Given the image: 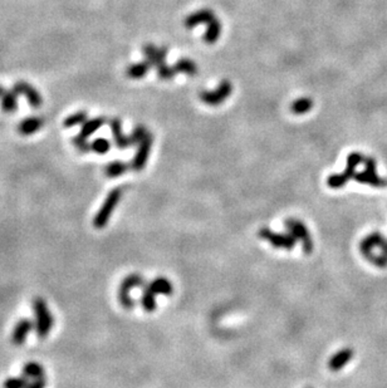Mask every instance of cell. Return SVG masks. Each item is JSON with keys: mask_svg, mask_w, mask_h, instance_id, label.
Masks as SVG:
<instances>
[{"mask_svg": "<svg viewBox=\"0 0 387 388\" xmlns=\"http://www.w3.org/2000/svg\"><path fill=\"white\" fill-rule=\"evenodd\" d=\"M33 313L36 315V323H34V329L38 336V338L44 339L48 337V334L52 331L54 319L48 308L47 302L43 298L38 296L33 301Z\"/></svg>", "mask_w": 387, "mask_h": 388, "instance_id": "6da1fadb", "label": "cell"}, {"mask_svg": "<svg viewBox=\"0 0 387 388\" xmlns=\"http://www.w3.org/2000/svg\"><path fill=\"white\" fill-rule=\"evenodd\" d=\"M121 196L122 190L120 189V187L113 189L107 195L105 202L101 205L100 210H98V213L96 214L95 218H93V226H95L96 229H103V227L108 224L112 213H113L116 206L118 205L120 200H121Z\"/></svg>", "mask_w": 387, "mask_h": 388, "instance_id": "7a4b0ae2", "label": "cell"}, {"mask_svg": "<svg viewBox=\"0 0 387 388\" xmlns=\"http://www.w3.org/2000/svg\"><path fill=\"white\" fill-rule=\"evenodd\" d=\"M364 160V156L361 154H351L347 159V168L343 171V173L341 175H332L328 178L327 184L328 186L332 187V189H340L343 185H346L351 180L352 177H354V168L357 167Z\"/></svg>", "mask_w": 387, "mask_h": 388, "instance_id": "3957f363", "label": "cell"}, {"mask_svg": "<svg viewBox=\"0 0 387 388\" xmlns=\"http://www.w3.org/2000/svg\"><path fill=\"white\" fill-rule=\"evenodd\" d=\"M259 236L271 243L274 248L285 249V250H292L297 243V239L292 234H279V232L272 231L268 227H261L259 230Z\"/></svg>", "mask_w": 387, "mask_h": 388, "instance_id": "277c9868", "label": "cell"}, {"mask_svg": "<svg viewBox=\"0 0 387 388\" xmlns=\"http://www.w3.org/2000/svg\"><path fill=\"white\" fill-rule=\"evenodd\" d=\"M285 226L288 227L290 234L302 243L304 253L311 254L313 251V243H312L311 235H309L306 225L301 223L300 220H295V219H287L285 220Z\"/></svg>", "mask_w": 387, "mask_h": 388, "instance_id": "5b68a950", "label": "cell"}, {"mask_svg": "<svg viewBox=\"0 0 387 388\" xmlns=\"http://www.w3.org/2000/svg\"><path fill=\"white\" fill-rule=\"evenodd\" d=\"M143 284V279L137 274H132L129 275L127 278H125L124 282L121 283L120 285V290H118V299L120 303L124 308L126 309H132L133 306H135V302L132 301L130 295V290L132 288H136V286H140Z\"/></svg>", "mask_w": 387, "mask_h": 388, "instance_id": "8992f818", "label": "cell"}, {"mask_svg": "<svg viewBox=\"0 0 387 388\" xmlns=\"http://www.w3.org/2000/svg\"><path fill=\"white\" fill-rule=\"evenodd\" d=\"M230 93H231L230 82L223 81L215 91L200 93V98H201V101L204 103L210 104V106H218V104L224 102V101L230 96Z\"/></svg>", "mask_w": 387, "mask_h": 388, "instance_id": "52a82bcc", "label": "cell"}, {"mask_svg": "<svg viewBox=\"0 0 387 388\" xmlns=\"http://www.w3.org/2000/svg\"><path fill=\"white\" fill-rule=\"evenodd\" d=\"M152 141H154L152 135L150 132H147L145 137H143V140L141 141L140 147H138L137 152H136L135 157H133L132 165H131V167H132L135 171L143 170V167H145L146 164H147V159L151 151Z\"/></svg>", "mask_w": 387, "mask_h": 388, "instance_id": "ba28073f", "label": "cell"}, {"mask_svg": "<svg viewBox=\"0 0 387 388\" xmlns=\"http://www.w3.org/2000/svg\"><path fill=\"white\" fill-rule=\"evenodd\" d=\"M366 170L364 172H360L357 175H354L356 180L359 183L362 184H368L372 185V186H383L386 185V181H383L382 178H380L376 173V162L375 160L367 159L366 160Z\"/></svg>", "mask_w": 387, "mask_h": 388, "instance_id": "9c48e42d", "label": "cell"}, {"mask_svg": "<svg viewBox=\"0 0 387 388\" xmlns=\"http://www.w3.org/2000/svg\"><path fill=\"white\" fill-rule=\"evenodd\" d=\"M33 327L34 323L31 319H28V318L19 319V322L15 324V327L12 332V343L17 347L23 346L26 342V338H28L29 333H31Z\"/></svg>", "mask_w": 387, "mask_h": 388, "instance_id": "30bf717a", "label": "cell"}, {"mask_svg": "<svg viewBox=\"0 0 387 388\" xmlns=\"http://www.w3.org/2000/svg\"><path fill=\"white\" fill-rule=\"evenodd\" d=\"M143 53L146 54V57H147L151 66L156 67L157 72L162 71V69L167 67L166 62H165V58H166L167 54L166 48H157L152 44H147L143 47Z\"/></svg>", "mask_w": 387, "mask_h": 388, "instance_id": "8fae6325", "label": "cell"}, {"mask_svg": "<svg viewBox=\"0 0 387 388\" xmlns=\"http://www.w3.org/2000/svg\"><path fill=\"white\" fill-rule=\"evenodd\" d=\"M13 89L18 93V95H24L28 100V103L31 104L33 108H38L42 104V96L39 95L38 91L26 82H18L13 87Z\"/></svg>", "mask_w": 387, "mask_h": 388, "instance_id": "7c38bea8", "label": "cell"}, {"mask_svg": "<svg viewBox=\"0 0 387 388\" xmlns=\"http://www.w3.org/2000/svg\"><path fill=\"white\" fill-rule=\"evenodd\" d=\"M215 19H216V17L214 14H213L212 10L201 9V10H197V12H195L194 14L189 15V17L186 18V20H185V25H186V28H189V29L194 28V26L199 25V24H202V23L207 24V25H209V24Z\"/></svg>", "mask_w": 387, "mask_h": 388, "instance_id": "4fadbf2b", "label": "cell"}, {"mask_svg": "<svg viewBox=\"0 0 387 388\" xmlns=\"http://www.w3.org/2000/svg\"><path fill=\"white\" fill-rule=\"evenodd\" d=\"M111 130H112V135H113L114 137V142H116L117 147H118L120 150H125L132 144V141H131L130 136H125L124 133H122V123L118 118L112 120Z\"/></svg>", "mask_w": 387, "mask_h": 388, "instance_id": "5bb4252c", "label": "cell"}, {"mask_svg": "<svg viewBox=\"0 0 387 388\" xmlns=\"http://www.w3.org/2000/svg\"><path fill=\"white\" fill-rule=\"evenodd\" d=\"M44 121L41 117H28V118L23 120L18 126V132L23 136L33 135V133L38 132L43 126Z\"/></svg>", "mask_w": 387, "mask_h": 388, "instance_id": "9a60e30c", "label": "cell"}, {"mask_svg": "<svg viewBox=\"0 0 387 388\" xmlns=\"http://www.w3.org/2000/svg\"><path fill=\"white\" fill-rule=\"evenodd\" d=\"M0 106H2V111L5 113H12V112L17 111L18 93L14 89L5 91L0 98Z\"/></svg>", "mask_w": 387, "mask_h": 388, "instance_id": "2e32d148", "label": "cell"}, {"mask_svg": "<svg viewBox=\"0 0 387 388\" xmlns=\"http://www.w3.org/2000/svg\"><path fill=\"white\" fill-rule=\"evenodd\" d=\"M353 352H352L349 348H344V349L340 350L338 353H336L330 361V368L332 371H340L341 368H343L347 363L351 361Z\"/></svg>", "mask_w": 387, "mask_h": 388, "instance_id": "e0dca14e", "label": "cell"}, {"mask_svg": "<svg viewBox=\"0 0 387 388\" xmlns=\"http://www.w3.org/2000/svg\"><path fill=\"white\" fill-rule=\"evenodd\" d=\"M150 68H151V63L148 61L141 62V63L131 64L129 68H127L126 74L132 79H140L148 73Z\"/></svg>", "mask_w": 387, "mask_h": 388, "instance_id": "ac0fdd59", "label": "cell"}, {"mask_svg": "<svg viewBox=\"0 0 387 388\" xmlns=\"http://www.w3.org/2000/svg\"><path fill=\"white\" fill-rule=\"evenodd\" d=\"M105 122H106L105 117H97V118L88 120V121H86L83 125H82L79 135H81L82 137L88 138L91 135H92V133H95L98 128H101V126L105 125Z\"/></svg>", "mask_w": 387, "mask_h": 388, "instance_id": "d6986e66", "label": "cell"}, {"mask_svg": "<svg viewBox=\"0 0 387 388\" xmlns=\"http://www.w3.org/2000/svg\"><path fill=\"white\" fill-rule=\"evenodd\" d=\"M148 288L154 291L155 294H164V295H170L172 293V285L166 278H157L150 284H147Z\"/></svg>", "mask_w": 387, "mask_h": 388, "instance_id": "ffe728a7", "label": "cell"}, {"mask_svg": "<svg viewBox=\"0 0 387 388\" xmlns=\"http://www.w3.org/2000/svg\"><path fill=\"white\" fill-rule=\"evenodd\" d=\"M130 168V165L125 164V162L121 161H113L111 164H108L105 167V173L107 177H117V176L124 175L125 172H127Z\"/></svg>", "mask_w": 387, "mask_h": 388, "instance_id": "44dd1931", "label": "cell"}, {"mask_svg": "<svg viewBox=\"0 0 387 388\" xmlns=\"http://www.w3.org/2000/svg\"><path fill=\"white\" fill-rule=\"evenodd\" d=\"M22 373L23 376L26 377V378H33V379L45 376L43 366L39 365V363L37 362H29L26 363V365H24Z\"/></svg>", "mask_w": 387, "mask_h": 388, "instance_id": "7402d4cb", "label": "cell"}, {"mask_svg": "<svg viewBox=\"0 0 387 388\" xmlns=\"http://www.w3.org/2000/svg\"><path fill=\"white\" fill-rule=\"evenodd\" d=\"M141 306L147 313L154 312L156 309V294L147 285H146L142 296H141Z\"/></svg>", "mask_w": 387, "mask_h": 388, "instance_id": "603a6c76", "label": "cell"}, {"mask_svg": "<svg viewBox=\"0 0 387 388\" xmlns=\"http://www.w3.org/2000/svg\"><path fill=\"white\" fill-rule=\"evenodd\" d=\"M207 26H209V28H207L206 33H205L204 41L206 42L207 44H213V43H215L219 39V37H220V33H221L220 21L215 19L213 20Z\"/></svg>", "mask_w": 387, "mask_h": 388, "instance_id": "cb8c5ba5", "label": "cell"}, {"mask_svg": "<svg viewBox=\"0 0 387 388\" xmlns=\"http://www.w3.org/2000/svg\"><path fill=\"white\" fill-rule=\"evenodd\" d=\"M312 106H313V102H312L311 98L303 97V98H300V100L294 101V102L292 103V106H290V111L295 114H303L311 111Z\"/></svg>", "mask_w": 387, "mask_h": 388, "instance_id": "d4e9b609", "label": "cell"}, {"mask_svg": "<svg viewBox=\"0 0 387 388\" xmlns=\"http://www.w3.org/2000/svg\"><path fill=\"white\" fill-rule=\"evenodd\" d=\"M173 68H175L176 73H180V72H183V73L190 74V76H193V74L197 73L196 64H195L191 59H188V58H183V59L178 61L177 64H176V66H173Z\"/></svg>", "mask_w": 387, "mask_h": 388, "instance_id": "484cf974", "label": "cell"}, {"mask_svg": "<svg viewBox=\"0 0 387 388\" xmlns=\"http://www.w3.org/2000/svg\"><path fill=\"white\" fill-rule=\"evenodd\" d=\"M28 384V378H26L25 376L8 377V378L3 382V388H26Z\"/></svg>", "mask_w": 387, "mask_h": 388, "instance_id": "4316f807", "label": "cell"}, {"mask_svg": "<svg viewBox=\"0 0 387 388\" xmlns=\"http://www.w3.org/2000/svg\"><path fill=\"white\" fill-rule=\"evenodd\" d=\"M86 121H87V112L79 111L77 112V113L71 114V116L67 117L65 122H63V125H65V127L67 128H71L77 125H83Z\"/></svg>", "mask_w": 387, "mask_h": 388, "instance_id": "83f0119b", "label": "cell"}, {"mask_svg": "<svg viewBox=\"0 0 387 388\" xmlns=\"http://www.w3.org/2000/svg\"><path fill=\"white\" fill-rule=\"evenodd\" d=\"M109 148H111V143L106 138H97V140H95L91 143V150L95 151L96 154L105 155L109 151Z\"/></svg>", "mask_w": 387, "mask_h": 388, "instance_id": "f1b7e54d", "label": "cell"}, {"mask_svg": "<svg viewBox=\"0 0 387 388\" xmlns=\"http://www.w3.org/2000/svg\"><path fill=\"white\" fill-rule=\"evenodd\" d=\"M148 131L146 130L143 126H137V127L135 128V131L132 132V135L130 136L131 137V141H132V144H137V143H141V141L143 140V137L146 136V133H147Z\"/></svg>", "mask_w": 387, "mask_h": 388, "instance_id": "f546056e", "label": "cell"}, {"mask_svg": "<svg viewBox=\"0 0 387 388\" xmlns=\"http://www.w3.org/2000/svg\"><path fill=\"white\" fill-rule=\"evenodd\" d=\"M72 142H73L74 146H76L81 152H90L91 151V143L88 142L87 138L82 137L81 135L73 137Z\"/></svg>", "mask_w": 387, "mask_h": 388, "instance_id": "4dcf8cb0", "label": "cell"}, {"mask_svg": "<svg viewBox=\"0 0 387 388\" xmlns=\"http://www.w3.org/2000/svg\"><path fill=\"white\" fill-rule=\"evenodd\" d=\"M45 387H47V378H45V376L33 379V381L26 386V388H45Z\"/></svg>", "mask_w": 387, "mask_h": 388, "instance_id": "1f68e13d", "label": "cell"}, {"mask_svg": "<svg viewBox=\"0 0 387 388\" xmlns=\"http://www.w3.org/2000/svg\"><path fill=\"white\" fill-rule=\"evenodd\" d=\"M4 92H5V89H4V88L2 87V85H0V97H2V96H3V93H4Z\"/></svg>", "mask_w": 387, "mask_h": 388, "instance_id": "d6a6232c", "label": "cell"}]
</instances>
